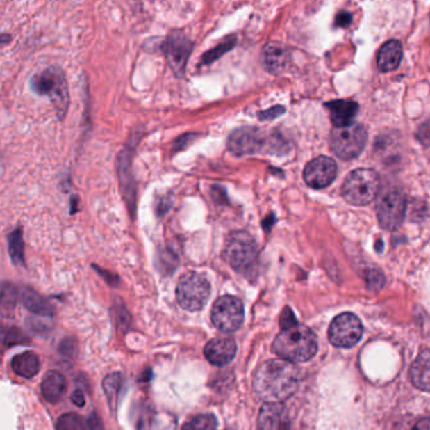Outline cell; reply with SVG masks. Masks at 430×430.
Masks as SVG:
<instances>
[{"label": "cell", "instance_id": "cell-41", "mask_svg": "<svg viewBox=\"0 0 430 430\" xmlns=\"http://www.w3.org/2000/svg\"><path fill=\"white\" fill-rule=\"evenodd\" d=\"M76 205H77V202H76V197H73L72 209H71V212H72V214H76Z\"/></svg>", "mask_w": 430, "mask_h": 430}, {"label": "cell", "instance_id": "cell-11", "mask_svg": "<svg viewBox=\"0 0 430 430\" xmlns=\"http://www.w3.org/2000/svg\"><path fill=\"white\" fill-rule=\"evenodd\" d=\"M338 175V164L329 157H317L312 159L304 170V180L308 187L315 189H326Z\"/></svg>", "mask_w": 430, "mask_h": 430}, {"label": "cell", "instance_id": "cell-20", "mask_svg": "<svg viewBox=\"0 0 430 430\" xmlns=\"http://www.w3.org/2000/svg\"><path fill=\"white\" fill-rule=\"evenodd\" d=\"M411 379L419 390L430 391V349L422 351L411 365Z\"/></svg>", "mask_w": 430, "mask_h": 430}, {"label": "cell", "instance_id": "cell-9", "mask_svg": "<svg viewBox=\"0 0 430 430\" xmlns=\"http://www.w3.org/2000/svg\"><path fill=\"white\" fill-rule=\"evenodd\" d=\"M364 333L363 323L352 313H341L333 318L329 328L330 342L340 349H351L358 344Z\"/></svg>", "mask_w": 430, "mask_h": 430}, {"label": "cell", "instance_id": "cell-16", "mask_svg": "<svg viewBox=\"0 0 430 430\" xmlns=\"http://www.w3.org/2000/svg\"><path fill=\"white\" fill-rule=\"evenodd\" d=\"M291 61V54L285 45L279 42H270L262 51L263 67L272 74L285 72Z\"/></svg>", "mask_w": 430, "mask_h": 430}, {"label": "cell", "instance_id": "cell-19", "mask_svg": "<svg viewBox=\"0 0 430 430\" xmlns=\"http://www.w3.org/2000/svg\"><path fill=\"white\" fill-rule=\"evenodd\" d=\"M66 379L58 371L47 372L43 380H42V385H40L42 395L48 403L51 404L60 401L66 392Z\"/></svg>", "mask_w": 430, "mask_h": 430}, {"label": "cell", "instance_id": "cell-26", "mask_svg": "<svg viewBox=\"0 0 430 430\" xmlns=\"http://www.w3.org/2000/svg\"><path fill=\"white\" fill-rule=\"evenodd\" d=\"M217 417L212 414H201L192 417L183 425L181 430H217Z\"/></svg>", "mask_w": 430, "mask_h": 430}, {"label": "cell", "instance_id": "cell-5", "mask_svg": "<svg viewBox=\"0 0 430 430\" xmlns=\"http://www.w3.org/2000/svg\"><path fill=\"white\" fill-rule=\"evenodd\" d=\"M380 189V178L375 170L355 169L346 177L342 184V196L354 206H366L377 198Z\"/></svg>", "mask_w": 430, "mask_h": 430}, {"label": "cell", "instance_id": "cell-7", "mask_svg": "<svg viewBox=\"0 0 430 430\" xmlns=\"http://www.w3.org/2000/svg\"><path fill=\"white\" fill-rule=\"evenodd\" d=\"M366 143L367 130L360 124H352L346 128H335L330 136L332 152L344 161H350L361 154Z\"/></svg>", "mask_w": 430, "mask_h": 430}, {"label": "cell", "instance_id": "cell-30", "mask_svg": "<svg viewBox=\"0 0 430 430\" xmlns=\"http://www.w3.org/2000/svg\"><path fill=\"white\" fill-rule=\"evenodd\" d=\"M60 355L66 358H74L78 352V343L73 337H66L58 347Z\"/></svg>", "mask_w": 430, "mask_h": 430}, {"label": "cell", "instance_id": "cell-2", "mask_svg": "<svg viewBox=\"0 0 430 430\" xmlns=\"http://www.w3.org/2000/svg\"><path fill=\"white\" fill-rule=\"evenodd\" d=\"M273 350L288 363H306L317 352V338L311 328L297 322L293 323L278 333L273 343Z\"/></svg>", "mask_w": 430, "mask_h": 430}, {"label": "cell", "instance_id": "cell-12", "mask_svg": "<svg viewBox=\"0 0 430 430\" xmlns=\"http://www.w3.org/2000/svg\"><path fill=\"white\" fill-rule=\"evenodd\" d=\"M192 40L183 32H172L164 43V52L169 65L176 74H184L189 56L192 54Z\"/></svg>", "mask_w": 430, "mask_h": 430}, {"label": "cell", "instance_id": "cell-22", "mask_svg": "<svg viewBox=\"0 0 430 430\" xmlns=\"http://www.w3.org/2000/svg\"><path fill=\"white\" fill-rule=\"evenodd\" d=\"M40 358L31 351L19 353L12 360V369L20 377L32 379L40 371Z\"/></svg>", "mask_w": 430, "mask_h": 430}, {"label": "cell", "instance_id": "cell-24", "mask_svg": "<svg viewBox=\"0 0 430 430\" xmlns=\"http://www.w3.org/2000/svg\"><path fill=\"white\" fill-rule=\"evenodd\" d=\"M8 251L12 259V262L17 266H26V256H24V239L23 229L18 226L8 235Z\"/></svg>", "mask_w": 430, "mask_h": 430}, {"label": "cell", "instance_id": "cell-1", "mask_svg": "<svg viewBox=\"0 0 430 430\" xmlns=\"http://www.w3.org/2000/svg\"><path fill=\"white\" fill-rule=\"evenodd\" d=\"M299 371L282 358L268 360L254 374V391L265 403H282L297 390Z\"/></svg>", "mask_w": 430, "mask_h": 430}, {"label": "cell", "instance_id": "cell-27", "mask_svg": "<svg viewBox=\"0 0 430 430\" xmlns=\"http://www.w3.org/2000/svg\"><path fill=\"white\" fill-rule=\"evenodd\" d=\"M57 430H86L83 419L76 413H66L60 415L56 424Z\"/></svg>", "mask_w": 430, "mask_h": 430}, {"label": "cell", "instance_id": "cell-18", "mask_svg": "<svg viewBox=\"0 0 430 430\" xmlns=\"http://www.w3.org/2000/svg\"><path fill=\"white\" fill-rule=\"evenodd\" d=\"M403 58V46L399 40H388L377 54V67L383 72H390L399 67Z\"/></svg>", "mask_w": 430, "mask_h": 430}, {"label": "cell", "instance_id": "cell-36", "mask_svg": "<svg viewBox=\"0 0 430 430\" xmlns=\"http://www.w3.org/2000/svg\"><path fill=\"white\" fill-rule=\"evenodd\" d=\"M352 20V15L349 12H340L336 17V26L338 27H347Z\"/></svg>", "mask_w": 430, "mask_h": 430}, {"label": "cell", "instance_id": "cell-35", "mask_svg": "<svg viewBox=\"0 0 430 430\" xmlns=\"http://www.w3.org/2000/svg\"><path fill=\"white\" fill-rule=\"evenodd\" d=\"M88 429L90 430H105V427H104V424L101 422V417L96 414V413H93L88 417Z\"/></svg>", "mask_w": 430, "mask_h": 430}, {"label": "cell", "instance_id": "cell-28", "mask_svg": "<svg viewBox=\"0 0 430 430\" xmlns=\"http://www.w3.org/2000/svg\"><path fill=\"white\" fill-rule=\"evenodd\" d=\"M28 343H29V338H28L27 335L17 327L9 328L4 335V346L6 347H13V346L28 344Z\"/></svg>", "mask_w": 430, "mask_h": 430}, {"label": "cell", "instance_id": "cell-32", "mask_svg": "<svg viewBox=\"0 0 430 430\" xmlns=\"http://www.w3.org/2000/svg\"><path fill=\"white\" fill-rule=\"evenodd\" d=\"M285 114V108L283 106H273L268 110H263L258 114V118L261 120H273L278 116Z\"/></svg>", "mask_w": 430, "mask_h": 430}, {"label": "cell", "instance_id": "cell-25", "mask_svg": "<svg viewBox=\"0 0 430 430\" xmlns=\"http://www.w3.org/2000/svg\"><path fill=\"white\" fill-rule=\"evenodd\" d=\"M102 386H104V392L106 395L107 401H108L111 411H116L117 403H119V391H121V386H122V377L119 372L110 374L104 379Z\"/></svg>", "mask_w": 430, "mask_h": 430}, {"label": "cell", "instance_id": "cell-33", "mask_svg": "<svg viewBox=\"0 0 430 430\" xmlns=\"http://www.w3.org/2000/svg\"><path fill=\"white\" fill-rule=\"evenodd\" d=\"M417 139L420 143H423L424 145L430 147V120L427 121L423 124L417 133Z\"/></svg>", "mask_w": 430, "mask_h": 430}, {"label": "cell", "instance_id": "cell-31", "mask_svg": "<svg viewBox=\"0 0 430 430\" xmlns=\"http://www.w3.org/2000/svg\"><path fill=\"white\" fill-rule=\"evenodd\" d=\"M366 282H367V287L370 289H380L384 285V276L379 270H371V271H369V274H367Z\"/></svg>", "mask_w": 430, "mask_h": 430}, {"label": "cell", "instance_id": "cell-14", "mask_svg": "<svg viewBox=\"0 0 430 430\" xmlns=\"http://www.w3.org/2000/svg\"><path fill=\"white\" fill-rule=\"evenodd\" d=\"M256 430H291V420L285 405L265 403L259 411Z\"/></svg>", "mask_w": 430, "mask_h": 430}, {"label": "cell", "instance_id": "cell-37", "mask_svg": "<svg viewBox=\"0 0 430 430\" xmlns=\"http://www.w3.org/2000/svg\"><path fill=\"white\" fill-rule=\"evenodd\" d=\"M72 401L76 406H78V408H82L83 405H85V397H83V394H82V391L76 390L72 394Z\"/></svg>", "mask_w": 430, "mask_h": 430}, {"label": "cell", "instance_id": "cell-17", "mask_svg": "<svg viewBox=\"0 0 430 430\" xmlns=\"http://www.w3.org/2000/svg\"><path fill=\"white\" fill-rule=\"evenodd\" d=\"M326 108L330 110V118L335 128H346L352 125L358 111V104L347 100L331 101L326 104Z\"/></svg>", "mask_w": 430, "mask_h": 430}, {"label": "cell", "instance_id": "cell-8", "mask_svg": "<svg viewBox=\"0 0 430 430\" xmlns=\"http://www.w3.org/2000/svg\"><path fill=\"white\" fill-rule=\"evenodd\" d=\"M406 197L402 191L384 192L377 202V218L385 230H397L402 226L406 214Z\"/></svg>", "mask_w": 430, "mask_h": 430}, {"label": "cell", "instance_id": "cell-3", "mask_svg": "<svg viewBox=\"0 0 430 430\" xmlns=\"http://www.w3.org/2000/svg\"><path fill=\"white\" fill-rule=\"evenodd\" d=\"M34 94L47 96L52 101L57 118L63 120L69 106V91L65 71L60 66H49L31 79Z\"/></svg>", "mask_w": 430, "mask_h": 430}, {"label": "cell", "instance_id": "cell-15", "mask_svg": "<svg viewBox=\"0 0 430 430\" xmlns=\"http://www.w3.org/2000/svg\"><path fill=\"white\" fill-rule=\"evenodd\" d=\"M237 353V343L232 337L219 336L206 343L204 355L214 366H225L233 361Z\"/></svg>", "mask_w": 430, "mask_h": 430}, {"label": "cell", "instance_id": "cell-40", "mask_svg": "<svg viewBox=\"0 0 430 430\" xmlns=\"http://www.w3.org/2000/svg\"><path fill=\"white\" fill-rule=\"evenodd\" d=\"M4 335H6V331H4V326L0 323V340L3 338L4 340Z\"/></svg>", "mask_w": 430, "mask_h": 430}, {"label": "cell", "instance_id": "cell-23", "mask_svg": "<svg viewBox=\"0 0 430 430\" xmlns=\"http://www.w3.org/2000/svg\"><path fill=\"white\" fill-rule=\"evenodd\" d=\"M19 292L12 282H4L0 285V316L4 318H13Z\"/></svg>", "mask_w": 430, "mask_h": 430}, {"label": "cell", "instance_id": "cell-39", "mask_svg": "<svg viewBox=\"0 0 430 430\" xmlns=\"http://www.w3.org/2000/svg\"><path fill=\"white\" fill-rule=\"evenodd\" d=\"M12 40V35L8 33H0V45H7Z\"/></svg>", "mask_w": 430, "mask_h": 430}, {"label": "cell", "instance_id": "cell-21", "mask_svg": "<svg viewBox=\"0 0 430 430\" xmlns=\"http://www.w3.org/2000/svg\"><path fill=\"white\" fill-rule=\"evenodd\" d=\"M22 302L24 307L35 316L52 317L54 314L53 305L33 288L26 287L22 290Z\"/></svg>", "mask_w": 430, "mask_h": 430}, {"label": "cell", "instance_id": "cell-6", "mask_svg": "<svg viewBox=\"0 0 430 430\" xmlns=\"http://www.w3.org/2000/svg\"><path fill=\"white\" fill-rule=\"evenodd\" d=\"M210 284L206 276L190 271L181 276L176 288L180 305L186 310L197 312L206 305L210 296Z\"/></svg>", "mask_w": 430, "mask_h": 430}, {"label": "cell", "instance_id": "cell-4", "mask_svg": "<svg viewBox=\"0 0 430 430\" xmlns=\"http://www.w3.org/2000/svg\"><path fill=\"white\" fill-rule=\"evenodd\" d=\"M223 256L225 262L239 274L247 278L256 274L258 264V246L251 234L237 231L228 236Z\"/></svg>", "mask_w": 430, "mask_h": 430}, {"label": "cell", "instance_id": "cell-10", "mask_svg": "<svg viewBox=\"0 0 430 430\" xmlns=\"http://www.w3.org/2000/svg\"><path fill=\"white\" fill-rule=\"evenodd\" d=\"M212 321L223 332L238 330L245 321L243 303L237 296H220L213 305Z\"/></svg>", "mask_w": 430, "mask_h": 430}, {"label": "cell", "instance_id": "cell-29", "mask_svg": "<svg viewBox=\"0 0 430 430\" xmlns=\"http://www.w3.org/2000/svg\"><path fill=\"white\" fill-rule=\"evenodd\" d=\"M234 45H235L234 37H231L229 40H225L223 43L219 45L218 47L213 48L203 57V63H210L213 61L217 60L222 54H224L229 49H232L234 47Z\"/></svg>", "mask_w": 430, "mask_h": 430}, {"label": "cell", "instance_id": "cell-38", "mask_svg": "<svg viewBox=\"0 0 430 430\" xmlns=\"http://www.w3.org/2000/svg\"><path fill=\"white\" fill-rule=\"evenodd\" d=\"M413 430H430V417L420 419Z\"/></svg>", "mask_w": 430, "mask_h": 430}, {"label": "cell", "instance_id": "cell-13", "mask_svg": "<svg viewBox=\"0 0 430 430\" xmlns=\"http://www.w3.org/2000/svg\"><path fill=\"white\" fill-rule=\"evenodd\" d=\"M265 144V136L257 128H240L233 132L228 139V148L237 155L253 154Z\"/></svg>", "mask_w": 430, "mask_h": 430}, {"label": "cell", "instance_id": "cell-34", "mask_svg": "<svg viewBox=\"0 0 430 430\" xmlns=\"http://www.w3.org/2000/svg\"><path fill=\"white\" fill-rule=\"evenodd\" d=\"M296 318L293 316V313H292V310L290 308H286L283 310V313H282V317H281V326H282V328H285V327H288V326H291L293 323H296Z\"/></svg>", "mask_w": 430, "mask_h": 430}]
</instances>
